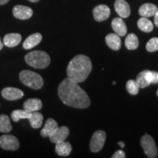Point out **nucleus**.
<instances>
[{
  "instance_id": "obj_1",
  "label": "nucleus",
  "mask_w": 158,
  "mask_h": 158,
  "mask_svg": "<svg viewBox=\"0 0 158 158\" xmlns=\"http://www.w3.org/2000/svg\"><path fill=\"white\" fill-rule=\"evenodd\" d=\"M58 95L63 103L70 107L83 109L89 107L91 104L86 92L80 87L78 83L68 77L59 85Z\"/></svg>"
},
{
  "instance_id": "obj_2",
  "label": "nucleus",
  "mask_w": 158,
  "mask_h": 158,
  "mask_svg": "<svg viewBox=\"0 0 158 158\" xmlns=\"http://www.w3.org/2000/svg\"><path fill=\"white\" fill-rule=\"evenodd\" d=\"M92 65L87 56L80 54L73 57L67 68V75L74 81L81 83L86 81L92 71Z\"/></svg>"
},
{
  "instance_id": "obj_3",
  "label": "nucleus",
  "mask_w": 158,
  "mask_h": 158,
  "mask_svg": "<svg viewBox=\"0 0 158 158\" xmlns=\"http://www.w3.org/2000/svg\"><path fill=\"white\" fill-rule=\"evenodd\" d=\"M24 59L29 66L37 69H44L51 63L49 55L43 51H31L26 55Z\"/></svg>"
},
{
  "instance_id": "obj_4",
  "label": "nucleus",
  "mask_w": 158,
  "mask_h": 158,
  "mask_svg": "<svg viewBox=\"0 0 158 158\" xmlns=\"http://www.w3.org/2000/svg\"><path fill=\"white\" fill-rule=\"evenodd\" d=\"M19 78L23 85L33 89H40L43 86L42 77L33 71L22 70L19 74Z\"/></svg>"
},
{
  "instance_id": "obj_5",
  "label": "nucleus",
  "mask_w": 158,
  "mask_h": 158,
  "mask_svg": "<svg viewBox=\"0 0 158 158\" xmlns=\"http://www.w3.org/2000/svg\"><path fill=\"white\" fill-rule=\"evenodd\" d=\"M141 145L144 153L149 158H155L157 155V149L155 142L151 135L145 134L141 139Z\"/></svg>"
},
{
  "instance_id": "obj_6",
  "label": "nucleus",
  "mask_w": 158,
  "mask_h": 158,
  "mask_svg": "<svg viewBox=\"0 0 158 158\" xmlns=\"http://www.w3.org/2000/svg\"><path fill=\"white\" fill-rule=\"evenodd\" d=\"M106 139V132L103 130H97L92 136L90 141V149L92 152H100L104 147Z\"/></svg>"
},
{
  "instance_id": "obj_7",
  "label": "nucleus",
  "mask_w": 158,
  "mask_h": 158,
  "mask_svg": "<svg viewBox=\"0 0 158 158\" xmlns=\"http://www.w3.org/2000/svg\"><path fill=\"white\" fill-rule=\"evenodd\" d=\"M0 147L5 150L15 151L19 148L20 143L15 136L12 135H3L0 137Z\"/></svg>"
},
{
  "instance_id": "obj_8",
  "label": "nucleus",
  "mask_w": 158,
  "mask_h": 158,
  "mask_svg": "<svg viewBox=\"0 0 158 158\" xmlns=\"http://www.w3.org/2000/svg\"><path fill=\"white\" fill-rule=\"evenodd\" d=\"M13 13L18 19L27 20L32 16L33 10L27 6L15 5L13 9Z\"/></svg>"
},
{
  "instance_id": "obj_9",
  "label": "nucleus",
  "mask_w": 158,
  "mask_h": 158,
  "mask_svg": "<svg viewBox=\"0 0 158 158\" xmlns=\"http://www.w3.org/2000/svg\"><path fill=\"white\" fill-rule=\"evenodd\" d=\"M24 93L22 90L14 87H6L2 91V96L7 100H17L22 98Z\"/></svg>"
},
{
  "instance_id": "obj_10",
  "label": "nucleus",
  "mask_w": 158,
  "mask_h": 158,
  "mask_svg": "<svg viewBox=\"0 0 158 158\" xmlns=\"http://www.w3.org/2000/svg\"><path fill=\"white\" fill-rule=\"evenodd\" d=\"M69 133H70V130L66 126H62V127H59L56 131L49 136V139L52 143H56L59 142L64 141L68 137Z\"/></svg>"
},
{
  "instance_id": "obj_11",
  "label": "nucleus",
  "mask_w": 158,
  "mask_h": 158,
  "mask_svg": "<svg viewBox=\"0 0 158 158\" xmlns=\"http://www.w3.org/2000/svg\"><path fill=\"white\" fill-rule=\"evenodd\" d=\"M110 15V10L108 6L100 5L96 6L93 10L94 19L97 21H103L108 19Z\"/></svg>"
},
{
  "instance_id": "obj_12",
  "label": "nucleus",
  "mask_w": 158,
  "mask_h": 158,
  "mask_svg": "<svg viewBox=\"0 0 158 158\" xmlns=\"http://www.w3.org/2000/svg\"><path fill=\"white\" fill-rule=\"evenodd\" d=\"M114 7L117 14L121 18L126 19L130 15V7L124 0H116L114 3Z\"/></svg>"
},
{
  "instance_id": "obj_13",
  "label": "nucleus",
  "mask_w": 158,
  "mask_h": 158,
  "mask_svg": "<svg viewBox=\"0 0 158 158\" xmlns=\"http://www.w3.org/2000/svg\"><path fill=\"white\" fill-rule=\"evenodd\" d=\"M111 27L116 34L119 37H123L127 34V28L125 23L121 18H115L111 22Z\"/></svg>"
},
{
  "instance_id": "obj_14",
  "label": "nucleus",
  "mask_w": 158,
  "mask_h": 158,
  "mask_svg": "<svg viewBox=\"0 0 158 158\" xmlns=\"http://www.w3.org/2000/svg\"><path fill=\"white\" fill-rule=\"evenodd\" d=\"M59 127L58 124L55 121L54 118H49L45 122L44 127L41 130L40 134L43 137H49L56 131L57 128Z\"/></svg>"
},
{
  "instance_id": "obj_15",
  "label": "nucleus",
  "mask_w": 158,
  "mask_h": 158,
  "mask_svg": "<svg viewBox=\"0 0 158 158\" xmlns=\"http://www.w3.org/2000/svg\"><path fill=\"white\" fill-rule=\"evenodd\" d=\"M158 8L155 5L152 3H145L140 7L138 13L141 17L149 18L154 16Z\"/></svg>"
},
{
  "instance_id": "obj_16",
  "label": "nucleus",
  "mask_w": 158,
  "mask_h": 158,
  "mask_svg": "<svg viewBox=\"0 0 158 158\" xmlns=\"http://www.w3.org/2000/svg\"><path fill=\"white\" fill-rule=\"evenodd\" d=\"M42 101L38 98H30L23 102V109L28 110L29 112L37 111L42 108Z\"/></svg>"
},
{
  "instance_id": "obj_17",
  "label": "nucleus",
  "mask_w": 158,
  "mask_h": 158,
  "mask_svg": "<svg viewBox=\"0 0 158 158\" xmlns=\"http://www.w3.org/2000/svg\"><path fill=\"white\" fill-rule=\"evenodd\" d=\"M21 35L19 33H10L4 37L3 43L9 48H13L21 43Z\"/></svg>"
},
{
  "instance_id": "obj_18",
  "label": "nucleus",
  "mask_w": 158,
  "mask_h": 158,
  "mask_svg": "<svg viewBox=\"0 0 158 158\" xmlns=\"http://www.w3.org/2000/svg\"><path fill=\"white\" fill-rule=\"evenodd\" d=\"M42 35L40 33H35L30 35L25 40L23 43V48L26 50H29L39 44L42 40Z\"/></svg>"
},
{
  "instance_id": "obj_19",
  "label": "nucleus",
  "mask_w": 158,
  "mask_h": 158,
  "mask_svg": "<svg viewBox=\"0 0 158 158\" xmlns=\"http://www.w3.org/2000/svg\"><path fill=\"white\" fill-rule=\"evenodd\" d=\"M72 149V146L70 142H65V141L56 143L55 147V151L57 155L64 157H68L70 155Z\"/></svg>"
},
{
  "instance_id": "obj_20",
  "label": "nucleus",
  "mask_w": 158,
  "mask_h": 158,
  "mask_svg": "<svg viewBox=\"0 0 158 158\" xmlns=\"http://www.w3.org/2000/svg\"><path fill=\"white\" fill-rule=\"evenodd\" d=\"M106 44L114 51H118L121 48L122 41L119 36L116 34H109L106 37Z\"/></svg>"
},
{
  "instance_id": "obj_21",
  "label": "nucleus",
  "mask_w": 158,
  "mask_h": 158,
  "mask_svg": "<svg viewBox=\"0 0 158 158\" xmlns=\"http://www.w3.org/2000/svg\"><path fill=\"white\" fill-rule=\"evenodd\" d=\"M29 123L34 129H38L42 126L43 122V116L42 114L37 111L31 112V116L29 118Z\"/></svg>"
},
{
  "instance_id": "obj_22",
  "label": "nucleus",
  "mask_w": 158,
  "mask_h": 158,
  "mask_svg": "<svg viewBox=\"0 0 158 158\" xmlns=\"http://www.w3.org/2000/svg\"><path fill=\"white\" fill-rule=\"evenodd\" d=\"M13 130L10 120L8 116L5 114H1L0 115V132L4 133H8Z\"/></svg>"
},
{
  "instance_id": "obj_23",
  "label": "nucleus",
  "mask_w": 158,
  "mask_h": 158,
  "mask_svg": "<svg viewBox=\"0 0 158 158\" xmlns=\"http://www.w3.org/2000/svg\"><path fill=\"white\" fill-rule=\"evenodd\" d=\"M138 27L141 31L144 32H151L153 30L154 26L151 21H149L147 18L141 17L138 21Z\"/></svg>"
},
{
  "instance_id": "obj_24",
  "label": "nucleus",
  "mask_w": 158,
  "mask_h": 158,
  "mask_svg": "<svg viewBox=\"0 0 158 158\" xmlns=\"http://www.w3.org/2000/svg\"><path fill=\"white\" fill-rule=\"evenodd\" d=\"M124 43L128 50H135L138 47L139 42H138V37L133 33H130L126 37Z\"/></svg>"
},
{
  "instance_id": "obj_25",
  "label": "nucleus",
  "mask_w": 158,
  "mask_h": 158,
  "mask_svg": "<svg viewBox=\"0 0 158 158\" xmlns=\"http://www.w3.org/2000/svg\"><path fill=\"white\" fill-rule=\"evenodd\" d=\"M31 113L28 110H15L12 111L11 118L12 120L15 122H18L22 118H29L31 116Z\"/></svg>"
},
{
  "instance_id": "obj_26",
  "label": "nucleus",
  "mask_w": 158,
  "mask_h": 158,
  "mask_svg": "<svg viewBox=\"0 0 158 158\" xmlns=\"http://www.w3.org/2000/svg\"><path fill=\"white\" fill-rule=\"evenodd\" d=\"M148 70H145L142 72L140 73L138 75L137 78H136V84H138V87L139 88H146L147 86H149L150 84V82L148 81L147 76V73Z\"/></svg>"
},
{
  "instance_id": "obj_27",
  "label": "nucleus",
  "mask_w": 158,
  "mask_h": 158,
  "mask_svg": "<svg viewBox=\"0 0 158 158\" xmlns=\"http://www.w3.org/2000/svg\"><path fill=\"white\" fill-rule=\"evenodd\" d=\"M127 91L132 95H136L139 92V87L135 80H129L126 84Z\"/></svg>"
},
{
  "instance_id": "obj_28",
  "label": "nucleus",
  "mask_w": 158,
  "mask_h": 158,
  "mask_svg": "<svg viewBox=\"0 0 158 158\" xmlns=\"http://www.w3.org/2000/svg\"><path fill=\"white\" fill-rule=\"evenodd\" d=\"M146 48L149 52L158 51V37H153L150 39L147 43Z\"/></svg>"
},
{
  "instance_id": "obj_29",
  "label": "nucleus",
  "mask_w": 158,
  "mask_h": 158,
  "mask_svg": "<svg viewBox=\"0 0 158 158\" xmlns=\"http://www.w3.org/2000/svg\"><path fill=\"white\" fill-rule=\"evenodd\" d=\"M125 153L122 150H118L112 155V158H125Z\"/></svg>"
},
{
  "instance_id": "obj_30",
  "label": "nucleus",
  "mask_w": 158,
  "mask_h": 158,
  "mask_svg": "<svg viewBox=\"0 0 158 158\" xmlns=\"http://www.w3.org/2000/svg\"><path fill=\"white\" fill-rule=\"evenodd\" d=\"M158 83V75L157 72L152 71V84H157Z\"/></svg>"
},
{
  "instance_id": "obj_31",
  "label": "nucleus",
  "mask_w": 158,
  "mask_h": 158,
  "mask_svg": "<svg viewBox=\"0 0 158 158\" xmlns=\"http://www.w3.org/2000/svg\"><path fill=\"white\" fill-rule=\"evenodd\" d=\"M155 16V19H154V22H155V24L156 27H158V10L156 12L155 15H154Z\"/></svg>"
},
{
  "instance_id": "obj_32",
  "label": "nucleus",
  "mask_w": 158,
  "mask_h": 158,
  "mask_svg": "<svg viewBox=\"0 0 158 158\" xmlns=\"http://www.w3.org/2000/svg\"><path fill=\"white\" fill-rule=\"evenodd\" d=\"M10 0H0V5H4L7 4Z\"/></svg>"
},
{
  "instance_id": "obj_33",
  "label": "nucleus",
  "mask_w": 158,
  "mask_h": 158,
  "mask_svg": "<svg viewBox=\"0 0 158 158\" xmlns=\"http://www.w3.org/2000/svg\"><path fill=\"white\" fill-rule=\"evenodd\" d=\"M118 145L120 146V147H121V148H124V146H125V144H124V143L123 141H120V142H118Z\"/></svg>"
},
{
  "instance_id": "obj_34",
  "label": "nucleus",
  "mask_w": 158,
  "mask_h": 158,
  "mask_svg": "<svg viewBox=\"0 0 158 158\" xmlns=\"http://www.w3.org/2000/svg\"><path fill=\"white\" fill-rule=\"evenodd\" d=\"M3 47H4V43L2 42L1 38H0V50H2V49L3 48Z\"/></svg>"
},
{
  "instance_id": "obj_35",
  "label": "nucleus",
  "mask_w": 158,
  "mask_h": 158,
  "mask_svg": "<svg viewBox=\"0 0 158 158\" xmlns=\"http://www.w3.org/2000/svg\"><path fill=\"white\" fill-rule=\"evenodd\" d=\"M29 2H39L40 0H29Z\"/></svg>"
},
{
  "instance_id": "obj_36",
  "label": "nucleus",
  "mask_w": 158,
  "mask_h": 158,
  "mask_svg": "<svg viewBox=\"0 0 158 158\" xmlns=\"http://www.w3.org/2000/svg\"><path fill=\"white\" fill-rule=\"evenodd\" d=\"M157 95L158 96V89H157Z\"/></svg>"
},
{
  "instance_id": "obj_37",
  "label": "nucleus",
  "mask_w": 158,
  "mask_h": 158,
  "mask_svg": "<svg viewBox=\"0 0 158 158\" xmlns=\"http://www.w3.org/2000/svg\"><path fill=\"white\" fill-rule=\"evenodd\" d=\"M157 75H158V73H157Z\"/></svg>"
}]
</instances>
